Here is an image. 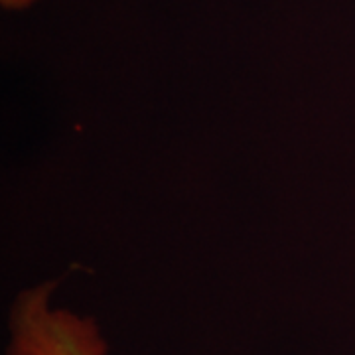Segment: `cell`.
I'll list each match as a JSON object with an SVG mask.
<instances>
[{
    "label": "cell",
    "instance_id": "2",
    "mask_svg": "<svg viewBox=\"0 0 355 355\" xmlns=\"http://www.w3.org/2000/svg\"><path fill=\"white\" fill-rule=\"evenodd\" d=\"M34 2H38V0H0L2 8H6V10H24V8H30Z\"/></svg>",
    "mask_w": 355,
    "mask_h": 355
},
{
    "label": "cell",
    "instance_id": "1",
    "mask_svg": "<svg viewBox=\"0 0 355 355\" xmlns=\"http://www.w3.org/2000/svg\"><path fill=\"white\" fill-rule=\"evenodd\" d=\"M55 288V280H46L16 296L4 355H109L95 318L53 304Z\"/></svg>",
    "mask_w": 355,
    "mask_h": 355
}]
</instances>
